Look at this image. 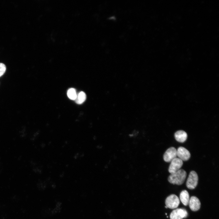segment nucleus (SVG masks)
<instances>
[{
  "mask_svg": "<svg viewBox=\"0 0 219 219\" xmlns=\"http://www.w3.org/2000/svg\"><path fill=\"white\" fill-rule=\"evenodd\" d=\"M183 164V161L178 158H176L171 162L169 172L170 174L174 173L180 169Z\"/></svg>",
  "mask_w": 219,
  "mask_h": 219,
  "instance_id": "39448f33",
  "label": "nucleus"
},
{
  "mask_svg": "<svg viewBox=\"0 0 219 219\" xmlns=\"http://www.w3.org/2000/svg\"><path fill=\"white\" fill-rule=\"evenodd\" d=\"M179 198L184 205L187 206L189 200V194L188 191L186 190L182 191L180 194Z\"/></svg>",
  "mask_w": 219,
  "mask_h": 219,
  "instance_id": "9d476101",
  "label": "nucleus"
},
{
  "mask_svg": "<svg viewBox=\"0 0 219 219\" xmlns=\"http://www.w3.org/2000/svg\"><path fill=\"white\" fill-rule=\"evenodd\" d=\"M188 214L186 210L183 208H178L173 210L170 213V219H182L187 217Z\"/></svg>",
  "mask_w": 219,
  "mask_h": 219,
  "instance_id": "20e7f679",
  "label": "nucleus"
},
{
  "mask_svg": "<svg viewBox=\"0 0 219 219\" xmlns=\"http://www.w3.org/2000/svg\"><path fill=\"white\" fill-rule=\"evenodd\" d=\"M186 175V172L185 170L180 169L174 173L171 174L168 178V180L171 183L181 185L184 182Z\"/></svg>",
  "mask_w": 219,
  "mask_h": 219,
  "instance_id": "f257e3e1",
  "label": "nucleus"
},
{
  "mask_svg": "<svg viewBox=\"0 0 219 219\" xmlns=\"http://www.w3.org/2000/svg\"><path fill=\"white\" fill-rule=\"evenodd\" d=\"M188 205L192 211H196L200 209L201 203L199 199L193 196H191L189 199Z\"/></svg>",
  "mask_w": 219,
  "mask_h": 219,
  "instance_id": "6e6552de",
  "label": "nucleus"
},
{
  "mask_svg": "<svg viewBox=\"0 0 219 219\" xmlns=\"http://www.w3.org/2000/svg\"><path fill=\"white\" fill-rule=\"evenodd\" d=\"M198 177L196 172L191 171L189 173L186 182V186L189 189H194L198 184Z\"/></svg>",
  "mask_w": 219,
  "mask_h": 219,
  "instance_id": "f03ea898",
  "label": "nucleus"
},
{
  "mask_svg": "<svg viewBox=\"0 0 219 219\" xmlns=\"http://www.w3.org/2000/svg\"><path fill=\"white\" fill-rule=\"evenodd\" d=\"M177 156V150L174 147L168 149L163 155V159L166 162H170Z\"/></svg>",
  "mask_w": 219,
  "mask_h": 219,
  "instance_id": "423d86ee",
  "label": "nucleus"
},
{
  "mask_svg": "<svg viewBox=\"0 0 219 219\" xmlns=\"http://www.w3.org/2000/svg\"><path fill=\"white\" fill-rule=\"evenodd\" d=\"M176 140L180 143H183L187 139V135L186 133L182 130L177 131L174 134Z\"/></svg>",
  "mask_w": 219,
  "mask_h": 219,
  "instance_id": "1a4fd4ad",
  "label": "nucleus"
},
{
  "mask_svg": "<svg viewBox=\"0 0 219 219\" xmlns=\"http://www.w3.org/2000/svg\"><path fill=\"white\" fill-rule=\"evenodd\" d=\"M165 208H168L167 207V206H165Z\"/></svg>",
  "mask_w": 219,
  "mask_h": 219,
  "instance_id": "2eb2a0df",
  "label": "nucleus"
},
{
  "mask_svg": "<svg viewBox=\"0 0 219 219\" xmlns=\"http://www.w3.org/2000/svg\"><path fill=\"white\" fill-rule=\"evenodd\" d=\"M179 203V198L175 194H171L165 200L166 206L171 209H174L177 207Z\"/></svg>",
  "mask_w": 219,
  "mask_h": 219,
  "instance_id": "7ed1b4c3",
  "label": "nucleus"
},
{
  "mask_svg": "<svg viewBox=\"0 0 219 219\" xmlns=\"http://www.w3.org/2000/svg\"><path fill=\"white\" fill-rule=\"evenodd\" d=\"M86 97L85 93L81 91L78 94H77L76 98L75 100L77 104H81L85 101Z\"/></svg>",
  "mask_w": 219,
  "mask_h": 219,
  "instance_id": "9b49d317",
  "label": "nucleus"
},
{
  "mask_svg": "<svg viewBox=\"0 0 219 219\" xmlns=\"http://www.w3.org/2000/svg\"><path fill=\"white\" fill-rule=\"evenodd\" d=\"M67 94L68 97L72 100H75L77 96L75 89L73 88H70L68 90Z\"/></svg>",
  "mask_w": 219,
  "mask_h": 219,
  "instance_id": "f8f14e48",
  "label": "nucleus"
},
{
  "mask_svg": "<svg viewBox=\"0 0 219 219\" xmlns=\"http://www.w3.org/2000/svg\"><path fill=\"white\" fill-rule=\"evenodd\" d=\"M177 156L183 161H187L190 157V154L189 151L182 147H179L177 150Z\"/></svg>",
  "mask_w": 219,
  "mask_h": 219,
  "instance_id": "0eeeda50",
  "label": "nucleus"
},
{
  "mask_svg": "<svg viewBox=\"0 0 219 219\" xmlns=\"http://www.w3.org/2000/svg\"><path fill=\"white\" fill-rule=\"evenodd\" d=\"M138 132L137 131H134V132H133L131 134V135L130 136V137H134L137 136L138 134Z\"/></svg>",
  "mask_w": 219,
  "mask_h": 219,
  "instance_id": "4468645a",
  "label": "nucleus"
},
{
  "mask_svg": "<svg viewBox=\"0 0 219 219\" xmlns=\"http://www.w3.org/2000/svg\"><path fill=\"white\" fill-rule=\"evenodd\" d=\"M6 69L5 65L3 63H0V77L5 73Z\"/></svg>",
  "mask_w": 219,
  "mask_h": 219,
  "instance_id": "ddd939ff",
  "label": "nucleus"
}]
</instances>
